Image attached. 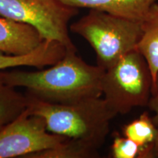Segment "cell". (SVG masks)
Returning <instances> with one entry per match:
<instances>
[{"label": "cell", "mask_w": 158, "mask_h": 158, "mask_svg": "<svg viewBox=\"0 0 158 158\" xmlns=\"http://www.w3.org/2000/svg\"><path fill=\"white\" fill-rule=\"evenodd\" d=\"M139 158H158V127L155 141L149 147L141 150Z\"/></svg>", "instance_id": "2e32d148"}, {"label": "cell", "mask_w": 158, "mask_h": 158, "mask_svg": "<svg viewBox=\"0 0 158 158\" xmlns=\"http://www.w3.org/2000/svg\"><path fill=\"white\" fill-rule=\"evenodd\" d=\"M0 78V132L22 114L28 106V97L17 92Z\"/></svg>", "instance_id": "8fae6325"}, {"label": "cell", "mask_w": 158, "mask_h": 158, "mask_svg": "<svg viewBox=\"0 0 158 158\" xmlns=\"http://www.w3.org/2000/svg\"><path fill=\"white\" fill-rule=\"evenodd\" d=\"M70 31L86 40L97 56L98 66L108 70L130 51L137 50L141 37V22L90 9L71 24Z\"/></svg>", "instance_id": "3957f363"}, {"label": "cell", "mask_w": 158, "mask_h": 158, "mask_svg": "<svg viewBox=\"0 0 158 158\" xmlns=\"http://www.w3.org/2000/svg\"><path fill=\"white\" fill-rule=\"evenodd\" d=\"M66 51L64 45L47 40L27 54L16 56L0 51V71L18 67H34L43 69L56 64L63 58Z\"/></svg>", "instance_id": "9c48e42d"}, {"label": "cell", "mask_w": 158, "mask_h": 158, "mask_svg": "<svg viewBox=\"0 0 158 158\" xmlns=\"http://www.w3.org/2000/svg\"><path fill=\"white\" fill-rule=\"evenodd\" d=\"M142 34L137 51L147 61L152 77L153 86L158 75V4L152 6L141 21Z\"/></svg>", "instance_id": "30bf717a"}, {"label": "cell", "mask_w": 158, "mask_h": 158, "mask_svg": "<svg viewBox=\"0 0 158 158\" xmlns=\"http://www.w3.org/2000/svg\"><path fill=\"white\" fill-rule=\"evenodd\" d=\"M78 13V8L59 0H0V16L32 26L45 40L67 49L76 48L69 35L68 23Z\"/></svg>", "instance_id": "5b68a950"}, {"label": "cell", "mask_w": 158, "mask_h": 158, "mask_svg": "<svg viewBox=\"0 0 158 158\" xmlns=\"http://www.w3.org/2000/svg\"><path fill=\"white\" fill-rule=\"evenodd\" d=\"M77 8L101 10L115 16L141 22L157 0H59Z\"/></svg>", "instance_id": "ba28073f"}, {"label": "cell", "mask_w": 158, "mask_h": 158, "mask_svg": "<svg viewBox=\"0 0 158 158\" xmlns=\"http://www.w3.org/2000/svg\"><path fill=\"white\" fill-rule=\"evenodd\" d=\"M147 106L155 114V115L152 118V120L155 125L158 127V75L157 79H156V81L152 87V95L149 99Z\"/></svg>", "instance_id": "9a60e30c"}, {"label": "cell", "mask_w": 158, "mask_h": 158, "mask_svg": "<svg viewBox=\"0 0 158 158\" xmlns=\"http://www.w3.org/2000/svg\"><path fill=\"white\" fill-rule=\"evenodd\" d=\"M45 39L32 26L0 16V51L11 55L27 54Z\"/></svg>", "instance_id": "52a82bcc"}, {"label": "cell", "mask_w": 158, "mask_h": 158, "mask_svg": "<svg viewBox=\"0 0 158 158\" xmlns=\"http://www.w3.org/2000/svg\"><path fill=\"white\" fill-rule=\"evenodd\" d=\"M99 149L86 142L68 138L57 147L32 154L27 158H94Z\"/></svg>", "instance_id": "7c38bea8"}, {"label": "cell", "mask_w": 158, "mask_h": 158, "mask_svg": "<svg viewBox=\"0 0 158 158\" xmlns=\"http://www.w3.org/2000/svg\"><path fill=\"white\" fill-rule=\"evenodd\" d=\"M153 81L147 61L137 50L130 51L105 71L102 92L110 109L127 114L133 108L147 106Z\"/></svg>", "instance_id": "277c9868"}, {"label": "cell", "mask_w": 158, "mask_h": 158, "mask_svg": "<svg viewBox=\"0 0 158 158\" xmlns=\"http://www.w3.org/2000/svg\"><path fill=\"white\" fill-rule=\"evenodd\" d=\"M141 147L135 142L118 133H114L111 146V155L114 158H139Z\"/></svg>", "instance_id": "5bb4252c"}, {"label": "cell", "mask_w": 158, "mask_h": 158, "mask_svg": "<svg viewBox=\"0 0 158 158\" xmlns=\"http://www.w3.org/2000/svg\"><path fill=\"white\" fill-rule=\"evenodd\" d=\"M68 138L51 133L44 119L27 108L0 132V158L24 157L59 145Z\"/></svg>", "instance_id": "8992f818"}, {"label": "cell", "mask_w": 158, "mask_h": 158, "mask_svg": "<svg viewBox=\"0 0 158 158\" xmlns=\"http://www.w3.org/2000/svg\"><path fill=\"white\" fill-rule=\"evenodd\" d=\"M27 95L30 114L42 117L50 133L81 140L98 149L104 144L110 121L116 116L100 97L58 104Z\"/></svg>", "instance_id": "7a4b0ae2"}, {"label": "cell", "mask_w": 158, "mask_h": 158, "mask_svg": "<svg viewBox=\"0 0 158 158\" xmlns=\"http://www.w3.org/2000/svg\"><path fill=\"white\" fill-rule=\"evenodd\" d=\"M76 51L67 49L59 62L40 70H1L0 78L12 87L24 88L29 95L52 103L70 104L100 98L106 70L86 63Z\"/></svg>", "instance_id": "6da1fadb"}, {"label": "cell", "mask_w": 158, "mask_h": 158, "mask_svg": "<svg viewBox=\"0 0 158 158\" xmlns=\"http://www.w3.org/2000/svg\"><path fill=\"white\" fill-rule=\"evenodd\" d=\"M122 133L143 149L155 141L157 135V127L149 114L144 112L137 119L124 125Z\"/></svg>", "instance_id": "4fadbf2b"}]
</instances>
